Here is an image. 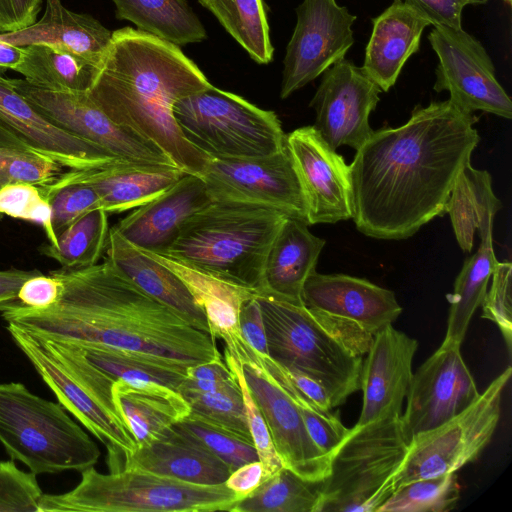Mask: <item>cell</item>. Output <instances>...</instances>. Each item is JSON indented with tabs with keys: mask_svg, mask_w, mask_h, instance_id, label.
Returning a JSON list of instances; mask_svg holds the SVG:
<instances>
[{
	"mask_svg": "<svg viewBox=\"0 0 512 512\" xmlns=\"http://www.w3.org/2000/svg\"><path fill=\"white\" fill-rule=\"evenodd\" d=\"M477 121L448 99L415 107L399 127L374 131L349 165L357 229L401 240L444 215L456 178L480 140Z\"/></svg>",
	"mask_w": 512,
	"mask_h": 512,
	"instance_id": "6da1fadb",
	"label": "cell"
},
{
	"mask_svg": "<svg viewBox=\"0 0 512 512\" xmlns=\"http://www.w3.org/2000/svg\"><path fill=\"white\" fill-rule=\"evenodd\" d=\"M62 284L46 309L16 300L0 304L2 318L49 339L97 344L190 367L221 358L216 339L151 298L108 260L51 271Z\"/></svg>",
	"mask_w": 512,
	"mask_h": 512,
	"instance_id": "7a4b0ae2",
	"label": "cell"
},
{
	"mask_svg": "<svg viewBox=\"0 0 512 512\" xmlns=\"http://www.w3.org/2000/svg\"><path fill=\"white\" fill-rule=\"evenodd\" d=\"M211 85L179 46L124 27L112 32L87 95L113 122L156 145L186 174L202 177L210 159L185 139L173 106Z\"/></svg>",
	"mask_w": 512,
	"mask_h": 512,
	"instance_id": "3957f363",
	"label": "cell"
},
{
	"mask_svg": "<svg viewBox=\"0 0 512 512\" xmlns=\"http://www.w3.org/2000/svg\"><path fill=\"white\" fill-rule=\"evenodd\" d=\"M268 356L320 383L332 408L360 390L373 335L358 325L267 294H256Z\"/></svg>",
	"mask_w": 512,
	"mask_h": 512,
	"instance_id": "277c9868",
	"label": "cell"
},
{
	"mask_svg": "<svg viewBox=\"0 0 512 512\" xmlns=\"http://www.w3.org/2000/svg\"><path fill=\"white\" fill-rule=\"evenodd\" d=\"M286 218L263 206L213 201L184 223L162 255L259 294L269 249Z\"/></svg>",
	"mask_w": 512,
	"mask_h": 512,
	"instance_id": "5b68a950",
	"label": "cell"
},
{
	"mask_svg": "<svg viewBox=\"0 0 512 512\" xmlns=\"http://www.w3.org/2000/svg\"><path fill=\"white\" fill-rule=\"evenodd\" d=\"M58 402L108 450L111 471L137 444L112 396L115 380L97 368L70 342L46 338L17 325L6 326Z\"/></svg>",
	"mask_w": 512,
	"mask_h": 512,
	"instance_id": "8992f818",
	"label": "cell"
},
{
	"mask_svg": "<svg viewBox=\"0 0 512 512\" xmlns=\"http://www.w3.org/2000/svg\"><path fill=\"white\" fill-rule=\"evenodd\" d=\"M241 499L224 483L195 484L125 468L102 474L91 466L71 491L43 494L39 512L231 511Z\"/></svg>",
	"mask_w": 512,
	"mask_h": 512,
	"instance_id": "52a82bcc",
	"label": "cell"
},
{
	"mask_svg": "<svg viewBox=\"0 0 512 512\" xmlns=\"http://www.w3.org/2000/svg\"><path fill=\"white\" fill-rule=\"evenodd\" d=\"M0 443L34 474L83 471L100 450L60 404L18 382L0 383Z\"/></svg>",
	"mask_w": 512,
	"mask_h": 512,
	"instance_id": "ba28073f",
	"label": "cell"
},
{
	"mask_svg": "<svg viewBox=\"0 0 512 512\" xmlns=\"http://www.w3.org/2000/svg\"><path fill=\"white\" fill-rule=\"evenodd\" d=\"M408 445L400 417L356 424L320 482L317 512H377L395 491Z\"/></svg>",
	"mask_w": 512,
	"mask_h": 512,
	"instance_id": "9c48e42d",
	"label": "cell"
},
{
	"mask_svg": "<svg viewBox=\"0 0 512 512\" xmlns=\"http://www.w3.org/2000/svg\"><path fill=\"white\" fill-rule=\"evenodd\" d=\"M173 115L185 139L209 159L264 157L286 146L275 112L213 85L178 100Z\"/></svg>",
	"mask_w": 512,
	"mask_h": 512,
	"instance_id": "30bf717a",
	"label": "cell"
},
{
	"mask_svg": "<svg viewBox=\"0 0 512 512\" xmlns=\"http://www.w3.org/2000/svg\"><path fill=\"white\" fill-rule=\"evenodd\" d=\"M511 372L508 366L465 410L410 440L395 490L416 480L456 473L479 456L497 428Z\"/></svg>",
	"mask_w": 512,
	"mask_h": 512,
	"instance_id": "8fae6325",
	"label": "cell"
},
{
	"mask_svg": "<svg viewBox=\"0 0 512 512\" xmlns=\"http://www.w3.org/2000/svg\"><path fill=\"white\" fill-rule=\"evenodd\" d=\"M224 349L240 362L283 466L306 481H323L330 471V458L313 442L298 407L266 369L259 354L241 334L224 341Z\"/></svg>",
	"mask_w": 512,
	"mask_h": 512,
	"instance_id": "7c38bea8",
	"label": "cell"
},
{
	"mask_svg": "<svg viewBox=\"0 0 512 512\" xmlns=\"http://www.w3.org/2000/svg\"><path fill=\"white\" fill-rule=\"evenodd\" d=\"M202 179L213 201L263 206L307 224L305 197L286 146L264 157L210 159Z\"/></svg>",
	"mask_w": 512,
	"mask_h": 512,
	"instance_id": "4fadbf2b",
	"label": "cell"
},
{
	"mask_svg": "<svg viewBox=\"0 0 512 512\" xmlns=\"http://www.w3.org/2000/svg\"><path fill=\"white\" fill-rule=\"evenodd\" d=\"M15 90L49 122L94 143L131 164L174 165L156 145L113 122L87 92L55 91L24 79H10Z\"/></svg>",
	"mask_w": 512,
	"mask_h": 512,
	"instance_id": "5bb4252c",
	"label": "cell"
},
{
	"mask_svg": "<svg viewBox=\"0 0 512 512\" xmlns=\"http://www.w3.org/2000/svg\"><path fill=\"white\" fill-rule=\"evenodd\" d=\"M428 40L438 58L436 92L448 91L449 100L468 113L483 111L511 119L512 101L495 75L488 52L462 28L434 27Z\"/></svg>",
	"mask_w": 512,
	"mask_h": 512,
	"instance_id": "9a60e30c",
	"label": "cell"
},
{
	"mask_svg": "<svg viewBox=\"0 0 512 512\" xmlns=\"http://www.w3.org/2000/svg\"><path fill=\"white\" fill-rule=\"evenodd\" d=\"M286 47L280 97L286 99L345 58L357 17L336 0H303Z\"/></svg>",
	"mask_w": 512,
	"mask_h": 512,
	"instance_id": "2e32d148",
	"label": "cell"
},
{
	"mask_svg": "<svg viewBox=\"0 0 512 512\" xmlns=\"http://www.w3.org/2000/svg\"><path fill=\"white\" fill-rule=\"evenodd\" d=\"M460 346L442 342L413 373L400 416L408 442L459 414L479 396Z\"/></svg>",
	"mask_w": 512,
	"mask_h": 512,
	"instance_id": "e0dca14e",
	"label": "cell"
},
{
	"mask_svg": "<svg viewBox=\"0 0 512 512\" xmlns=\"http://www.w3.org/2000/svg\"><path fill=\"white\" fill-rule=\"evenodd\" d=\"M381 92L362 67L345 58L338 61L322 74L310 102L314 128L334 150L342 145L358 150L374 132L369 116Z\"/></svg>",
	"mask_w": 512,
	"mask_h": 512,
	"instance_id": "ac0fdd59",
	"label": "cell"
},
{
	"mask_svg": "<svg viewBox=\"0 0 512 512\" xmlns=\"http://www.w3.org/2000/svg\"><path fill=\"white\" fill-rule=\"evenodd\" d=\"M286 147L307 206V224L336 223L352 218L349 165L314 126L286 135Z\"/></svg>",
	"mask_w": 512,
	"mask_h": 512,
	"instance_id": "d6986e66",
	"label": "cell"
},
{
	"mask_svg": "<svg viewBox=\"0 0 512 512\" xmlns=\"http://www.w3.org/2000/svg\"><path fill=\"white\" fill-rule=\"evenodd\" d=\"M417 348L416 339L392 325L374 334L362 364L363 405L357 425L401 416Z\"/></svg>",
	"mask_w": 512,
	"mask_h": 512,
	"instance_id": "ffe728a7",
	"label": "cell"
},
{
	"mask_svg": "<svg viewBox=\"0 0 512 512\" xmlns=\"http://www.w3.org/2000/svg\"><path fill=\"white\" fill-rule=\"evenodd\" d=\"M0 125L29 149L52 158L70 170L99 169L123 162L102 147L49 122L1 73Z\"/></svg>",
	"mask_w": 512,
	"mask_h": 512,
	"instance_id": "44dd1931",
	"label": "cell"
},
{
	"mask_svg": "<svg viewBox=\"0 0 512 512\" xmlns=\"http://www.w3.org/2000/svg\"><path fill=\"white\" fill-rule=\"evenodd\" d=\"M302 302L307 308L352 322L373 336L392 325L402 312L391 290L366 279L316 271L304 284Z\"/></svg>",
	"mask_w": 512,
	"mask_h": 512,
	"instance_id": "7402d4cb",
	"label": "cell"
},
{
	"mask_svg": "<svg viewBox=\"0 0 512 512\" xmlns=\"http://www.w3.org/2000/svg\"><path fill=\"white\" fill-rule=\"evenodd\" d=\"M212 202L202 177L185 174L113 227L138 249L162 255L176 240L184 223Z\"/></svg>",
	"mask_w": 512,
	"mask_h": 512,
	"instance_id": "603a6c76",
	"label": "cell"
},
{
	"mask_svg": "<svg viewBox=\"0 0 512 512\" xmlns=\"http://www.w3.org/2000/svg\"><path fill=\"white\" fill-rule=\"evenodd\" d=\"M186 173L175 165L131 164L63 172L54 182H84L97 192L101 208L121 213L148 203L172 187Z\"/></svg>",
	"mask_w": 512,
	"mask_h": 512,
	"instance_id": "cb8c5ba5",
	"label": "cell"
},
{
	"mask_svg": "<svg viewBox=\"0 0 512 512\" xmlns=\"http://www.w3.org/2000/svg\"><path fill=\"white\" fill-rule=\"evenodd\" d=\"M105 249L106 260L140 290L174 310L193 327L210 334L205 312L176 273L127 242L114 227L109 229Z\"/></svg>",
	"mask_w": 512,
	"mask_h": 512,
	"instance_id": "d4e9b609",
	"label": "cell"
},
{
	"mask_svg": "<svg viewBox=\"0 0 512 512\" xmlns=\"http://www.w3.org/2000/svg\"><path fill=\"white\" fill-rule=\"evenodd\" d=\"M372 24L361 67L381 91L387 92L419 50L421 36L430 24L402 0H394L372 19Z\"/></svg>",
	"mask_w": 512,
	"mask_h": 512,
	"instance_id": "484cf974",
	"label": "cell"
},
{
	"mask_svg": "<svg viewBox=\"0 0 512 512\" xmlns=\"http://www.w3.org/2000/svg\"><path fill=\"white\" fill-rule=\"evenodd\" d=\"M122 460L121 469L144 470L203 485L223 484L231 473L221 459L173 427L155 441L137 446Z\"/></svg>",
	"mask_w": 512,
	"mask_h": 512,
	"instance_id": "4316f807",
	"label": "cell"
},
{
	"mask_svg": "<svg viewBox=\"0 0 512 512\" xmlns=\"http://www.w3.org/2000/svg\"><path fill=\"white\" fill-rule=\"evenodd\" d=\"M112 39V32L97 19L68 10L60 0H46L40 20L21 30L0 33V40L25 47L44 44L75 53L99 66Z\"/></svg>",
	"mask_w": 512,
	"mask_h": 512,
	"instance_id": "83f0119b",
	"label": "cell"
},
{
	"mask_svg": "<svg viewBox=\"0 0 512 512\" xmlns=\"http://www.w3.org/2000/svg\"><path fill=\"white\" fill-rule=\"evenodd\" d=\"M324 245L305 222L287 217L269 249L259 294L303 304L304 284L316 271Z\"/></svg>",
	"mask_w": 512,
	"mask_h": 512,
	"instance_id": "f1b7e54d",
	"label": "cell"
},
{
	"mask_svg": "<svg viewBox=\"0 0 512 512\" xmlns=\"http://www.w3.org/2000/svg\"><path fill=\"white\" fill-rule=\"evenodd\" d=\"M112 396L137 446L155 441L190 414L179 391L158 383L116 380Z\"/></svg>",
	"mask_w": 512,
	"mask_h": 512,
	"instance_id": "f546056e",
	"label": "cell"
},
{
	"mask_svg": "<svg viewBox=\"0 0 512 512\" xmlns=\"http://www.w3.org/2000/svg\"><path fill=\"white\" fill-rule=\"evenodd\" d=\"M501 208L502 203L492 189L490 173L474 168L471 161L466 162L456 178L445 208L457 242L464 252H471L476 230L479 235L492 232L494 216Z\"/></svg>",
	"mask_w": 512,
	"mask_h": 512,
	"instance_id": "4dcf8cb0",
	"label": "cell"
},
{
	"mask_svg": "<svg viewBox=\"0 0 512 512\" xmlns=\"http://www.w3.org/2000/svg\"><path fill=\"white\" fill-rule=\"evenodd\" d=\"M146 253L183 280L205 312L211 336L224 342L240 334V308L255 292L222 281L165 255Z\"/></svg>",
	"mask_w": 512,
	"mask_h": 512,
	"instance_id": "1f68e13d",
	"label": "cell"
},
{
	"mask_svg": "<svg viewBox=\"0 0 512 512\" xmlns=\"http://www.w3.org/2000/svg\"><path fill=\"white\" fill-rule=\"evenodd\" d=\"M115 16L136 29L177 46L207 38L206 30L185 0H112Z\"/></svg>",
	"mask_w": 512,
	"mask_h": 512,
	"instance_id": "d6a6232c",
	"label": "cell"
},
{
	"mask_svg": "<svg viewBox=\"0 0 512 512\" xmlns=\"http://www.w3.org/2000/svg\"><path fill=\"white\" fill-rule=\"evenodd\" d=\"M480 246L463 265L453 292L447 294L450 304L443 342L461 345L475 311L481 306L489 279L497 264L492 232L479 235Z\"/></svg>",
	"mask_w": 512,
	"mask_h": 512,
	"instance_id": "836d02e7",
	"label": "cell"
},
{
	"mask_svg": "<svg viewBox=\"0 0 512 512\" xmlns=\"http://www.w3.org/2000/svg\"><path fill=\"white\" fill-rule=\"evenodd\" d=\"M22 62L15 71L28 83L55 91L88 92L98 66L58 47L33 44L24 47Z\"/></svg>",
	"mask_w": 512,
	"mask_h": 512,
	"instance_id": "e575fe53",
	"label": "cell"
},
{
	"mask_svg": "<svg viewBox=\"0 0 512 512\" xmlns=\"http://www.w3.org/2000/svg\"><path fill=\"white\" fill-rule=\"evenodd\" d=\"M73 344L89 362L107 373L115 381L153 382L178 391L188 368L143 354L103 345Z\"/></svg>",
	"mask_w": 512,
	"mask_h": 512,
	"instance_id": "d590c367",
	"label": "cell"
},
{
	"mask_svg": "<svg viewBox=\"0 0 512 512\" xmlns=\"http://www.w3.org/2000/svg\"><path fill=\"white\" fill-rule=\"evenodd\" d=\"M258 64L273 59L274 48L262 0H198Z\"/></svg>",
	"mask_w": 512,
	"mask_h": 512,
	"instance_id": "8d00e7d4",
	"label": "cell"
},
{
	"mask_svg": "<svg viewBox=\"0 0 512 512\" xmlns=\"http://www.w3.org/2000/svg\"><path fill=\"white\" fill-rule=\"evenodd\" d=\"M319 485L283 467L239 500L231 512H317Z\"/></svg>",
	"mask_w": 512,
	"mask_h": 512,
	"instance_id": "74e56055",
	"label": "cell"
},
{
	"mask_svg": "<svg viewBox=\"0 0 512 512\" xmlns=\"http://www.w3.org/2000/svg\"><path fill=\"white\" fill-rule=\"evenodd\" d=\"M108 213L97 208L81 216L58 237L56 245H44L41 252L55 259L64 268L97 264L106 248Z\"/></svg>",
	"mask_w": 512,
	"mask_h": 512,
	"instance_id": "f35d334b",
	"label": "cell"
},
{
	"mask_svg": "<svg viewBox=\"0 0 512 512\" xmlns=\"http://www.w3.org/2000/svg\"><path fill=\"white\" fill-rule=\"evenodd\" d=\"M460 497L456 473L410 482L398 489L377 512H447Z\"/></svg>",
	"mask_w": 512,
	"mask_h": 512,
	"instance_id": "ab89813d",
	"label": "cell"
},
{
	"mask_svg": "<svg viewBox=\"0 0 512 512\" xmlns=\"http://www.w3.org/2000/svg\"><path fill=\"white\" fill-rule=\"evenodd\" d=\"M172 427L221 459L231 472L244 464L259 460L251 440L192 414Z\"/></svg>",
	"mask_w": 512,
	"mask_h": 512,
	"instance_id": "60d3db41",
	"label": "cell"
},
{
	"mask_svg": "<svg viewBox=\"0 0 512 512\" xmlns=\"http://www.w3.org/2000/svg\"><path fill=\"white\" fill-rule=\"evenodd\" d=\"M179 393L188 403L190 414L251 440L238 381L210 392Z\"/></svg>",
	"mask_w": 512,
	"mask_h": 512,
	"instance_id": "b9f144b4",
	"label": "cell"
},
{
	"mask_svg": "<svg viewBox=\"0 0 512 512\" xmlns=\"http://www.w3.org/2000/svg\"><path fill=\"white\" fill-rule=\"evenodd\" d=\"M40 189L51 207V225L56 238L81 216L101 208L97 192L84 182H53Z\"/></svg>",
	"mask_w": 512,
	"mask_h": 512,
	"instance_id": "7bdbcfd3",
	"label": "cell"
},
{
	"mask_svg": "<svg viewBox=\"0 0 512 512\" xmlns=\"http://www.w3.org/2000/svg\"><path fill=\"white\" fill-rule=\"evenodd\" d=\"M52 158L28 148L0 147V187L13 183L45 186L63 172Z\"/></svg>",
	"mask_w": 512,
	"mask_h": 512,
	"instance_id": "ee69618b",
	"label": "cell"
},
{
	"mask_svg": "<svg viewBox=\"0 0 512 512\" xmlns=\"http://www.w3.org/2000/svg\"><path fill=\"white\" fill-rule=\"evenodd\" d=\"M223 358L226 365L234 373L240 386L249 433L258 454V458L263 466L264 481L273 476L284 466L276 451L265 418L251 395L244 378L240 362L226 349H224Z\"/></svg>",
	"mask_w": 512,
	"mask_h": 512,
	"instance_id": "f6af8a7d",
	"label": "cell"
},
{
	"mask_svg": "<svg viewBox=\"0 0 512 512\" xmlns=\"http://www.w3.org/2000/svg\"><path fill=\"white\" fill-rule=\"evenodd\" d=\"M2 214L41 225L49 244L56 245L57 238L51 225V207L39 186L30 183L1 186L0 215Z\"/></svg>",
	"mask_w": 512,
	"mask_h": 512,
	"instance_id": "bcb514c9",
	"label": "cell"
},
{
	"mask_svg": "<svg viewBox=\"0 0 512 512\" xmlns=\"http://www.w3.org/2000/svg\"><path fill=\"white\" fill-rule=\"evenodd\" d=\"M43 492L33 472L19 469L14 460H0V512H39Z\"/></svg>",
	"mask_w": 512,
	"mask_h": 512,
	"instance_id": "7dc6e473",
	"label": "cell"
},
{
	"mask_svg": "<svg viewBox=\"0 0 512 512\" xmlns=\"http://www.w3.org/2000/svg\"><path fill=\"white\" fill-rule=\"evenodd\" d=\"M492 283L482 301V317L497 325L508 351L512 344V264L497 262L491 275Z\"/></svg>",
	"mask_w": 512,
	"mask_h": 512,
	"instance_id": "c3c4849f",
	"label": "cell"
},
{
	"mask_svg": "<svg viewBox=\"0 0 512 512\" xmlns=\"http://www.w3.org/2000/svg\"><path fill=\"white\" fill-rule=\"evenodd\" d=\"M292 400L298 407L309 436L331 461L350 429L342 424L338 412L320 410L301 400Z\"/></svg>",
	"mask_w": 512,
	"mask_h": 512,
	"instance_id": "681fc988",
	"label": "cell"
},
{
	"mask_svg": "<svg viewBox=\"0 0 512 512\" xmlns=\"http://www.w3.org/2000/svg\"><path fill=\"white\" fill-rule=\"evenodd\" d=\"M259 356L269 373L292 399L301 400L320 410L332 409L325 388L316 380L276 363L268 355Z\"/></svg>",
	"mask_w": 512,
	"mask_h": 512,
	"instance_id": "f907efd6",
	"label": "cell"
},
{
	"mask_svg": "<svg viewBox=\"0 0 512 512\" xmlns=\"http://www.w3.org/2000/svg\"><path fill=\"white\" fill-rule=\"evenodd\" d=\"M235 375L226 365L224 358H218L190 366L178 388L179 392H210L233 385Z\"/></svg>",
	"mask_w": 512,
	"mask_h": 512,
	"instance_id": "816d5d0a",
	"label": "cell"
},
{
	"mask_svg": "<svg viewBox=\"0 0 512 512\" xmlns=\"http://www.w3.org/2000/svg\"><path fill=\"white\" fill-rule=\"evenodd\" d=\"M61 290V281L54 274L40 273L21 285L15 300L29 308L46 309L59 300Z\"/></svg>",
	"mask_w": 512,
	"mask_h": 512,
	"instance_id": "f5cc1de1",
	"label": "cell"
},
{
	"mask_svg": "<svg viewBox=\"0 0 512 512\" xmlns=\"http://www.w3.org/2000/svg\"><path fill=\"white\" fill-rule=\"evenodd\" d=\"M433 27L462 28L463 0H405Z\"/></svg>",
	"mask_w": 512,
	"mask_h": 512,
	"instance_id": "db71d44e",
	"label": "cell"
},
{
	"mask_svg": "<svg viewBox=\"0 0 512 512\" xmlns=\"http://www.w3.org/2000/svg\"><path fill=\"white\" fill-rule=\"evenodd\" d=\"M239 330L242 338L256 352L268 355L263 316L256 294L246 300L240 308Z\"/></svg>",
	"mask_w": 512,
	"mask_h": 512,
	"instance_id": "11a10c76",
	"label": "cell"
},
{
	"mask_svg": "<svg viewBox=\"0 0 512 512\" xmlns=\"http://www.w3.org/2000/svg\"><path fill=\"white\" fill-rule=\"evenodd\" d=\"M42 0H0V33L26 28L37 21Z\"/></svg>",
	"mask_w": 512,
	"mask_h": 512,
	"instance_id": "9f6ffc18",
	"label": "cell"
},
{
	"mask_svg": "<svg viewBox=\"0 0 512 512\" xmlns=\"http://www.w3.org/2000/svg\"><path fill=\"white\" fill-rule=\"evenodd\" d=\"M263 476L262 463L257 460L232 471L224 484L241 498H244L261 484Z\"/></svg>",
	"mask_w": 512,
	"mask_h": 512,
	"instance_id": "6f0895ef",
	"label": "cell"
},
{
	"mask_svg": "<svg viewBox=\"0 0 512 512\" xmlns=\"http://www.w3.org/2000/svg\"><path fill=\"white\" fill-rule=\"evenodd\" d=\"M37 269H8L0 271V304L15 300L21 285L30 277L40 274Z\"/></svg>",
	"mask_w": 512,
	"mask_h": 512,
	"instance_id": "680465c9",
	"label": "cell"
},
{
	"mask_svg": "<svg viewBox=\"0 0 512 512\" xmlns=\"http://www.w3.org/2000/svg\"><path fill=\"white\" fill-rule=\"evenodd\" d=\"M24 47H19L0 40V69L15 68L22 62Z\"/></svg>",
	"mask_w": 512,
	"mask_h": 512,
	"instance_id": "91938a15",
	"label": "cell"
},
{
	"mask_svg": "<svg viewBox=\"0 0 512 512\" xmlns=\"http://www.w3.org/2000/svg\"><path fill=\"white\" fill-rule=\"evenodd\" d=\"M0 147L28 148L19 138L0 125ZM29 149V148H28Z\"/></svg>",
	"mask_w": 512,
	"mask_h": 512,
	"instance_id": "94428289",
	"label": "cell"
},
{
	"mask_svg": "<svg viewBox=\"0 0 512 512\" xmlns=\"http://www.w3.org/2000/svg\"><path fill=\"white\" fill-rule=\"evenodd\" d=\"M466 5L469 4H483L486 3L487 0H463Z\"/></svg>",
	"mask_w": 512,
	"mask_h": 512,
	"instance_id": "6125c7cd",
	"label": "cell"
},
{
	"mask_svg": "<svg viewBox=\"0 0 512 512\" xmlns=\"http://www.w3.org/2000/svg\"><path fill=\"white\" fill-rule=\"evenodd\" d=\"M504 2H506L510 5L512 3V0H504Z\"/></svg>",
	"mask_w": 512,
	"mask_h": 512,
	"instance_id": "be15d7a7",
	"label": "cell"
}]
</instances>
